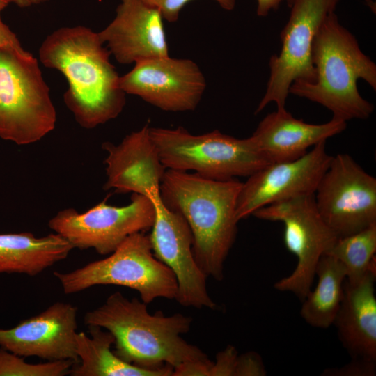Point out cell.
Instances as JSON below:
<instances>
[{"label": "cell", "instance_id": "6da1fadb", "mask_svg": "<svg viewBox=\"0 0 376 376\" xmlns=\"http://www.w3.org/2000/svg\"><path fill=\"white\" fill-rule=\"evenodd\" d=\"M99 34L84 26H65L49 34L39 49L47 68L65 77L63 95L68 108L84 128H93L116 118L125 104L120 77L110 52Z\"/></svg>", "mask_w": 376, "mask_h": 376}, {"label": "cell", "instance_id": "7a4b0ae2", "mask_svg": "<svg viewBox=\"0 0 376 376\" xmlns=\"http://www.w3.org/2000/svg\"><path fill=\"white\" fill-rule=\"evenodd\" d=\"M84 321L109 331L114 338V353L141 368H174L187 361L208 359L203 350L181 336L189 331L191 317L182 313L166 316L161 311L150 314L147 304L129 299L120 292L86 312Z\"/></svg>", "mask_w": 376, "mask_h": 376}, {"label": "cell", "instance_id": "3957f363", "mask_svg": "<svg viewBox=\"0 0 376 376\" xmlns=\"http://www.w3.org/2000/svg\"><path fill=\"white\" fill-rule=\"evenodd\" d=\"M242 182L215 180L196 173L166 169L159 195L181 214L191 230L195 260L207 276L224 279V263L237 232L236 204Z\"/></svg>", "mask_w": 376, "mask_h": 376}, {"label": "cell", "instance_id": "277c9868", "mask_svg": "<svg viewBox=\"0 0 376 376\" xmlns=\"http://www.w3.org/2000/svg\"><path fill=\"white\" fill-rule=\"evenodd\" d=\"M311 62L315 79L292 82L289 94L322 105L338 120L370 117L374 105L361 95L357 81L363 79L375 91L376 65L335 12L325 19L315 36Z\"/></svg>", "mask_w": 376, "mask_h": 376}, {"label": "cell", "instance_id": "5b68a950", "mask_svg": "<svg viewBox=\"0 0 376 376\" xmlns=\"http://www.w3.org/2000/svg\"><path fill=\"white\" fill-rule=\"evenodd\" d=\"M149 132L166 169L192 171L208 179L227 180L248 178L270 164L251 136L238 139L219 130L195 135L182 127H150Z\"/></svg>", "mask_w": 376, "mask_h": 376}, {"label": "cell", "instance_id": "8992f818", "mask_svg": "<svg viewBox=\"0 0 376 376\" xmlns=\"http://www.w3.org/2000/svg\"><path fill=\"white\" fill-rule=\"evenodd\" d=\"M53 274L65 294L99 285H120L137 291L148 304L157 298L175 299L178 292L173 272L155 258L149 236L143 232L127 237L108 257Z\"/></svg>", "mask_w": 376, "mask_h": 376}, {"label": "cell", "instance_id": "52a82bcc", "mask_svg": "<svg viewBox=\"0 0 376 376\" xmlns=\"http://www.w3.org/2000/svg\"><path fill=\"white\" fill-rule=\"evenodd\" d=\"M56 112L38 60L0 47V138L35 143L52 131Z\"/></svg>", "mask_w": 376, "mask_h": 376}, {"label": "cell", "instance_id": "ba28073f", "mask_svg": "<svg viewBox=\"0 0 376 376\" xmlns=\"http://www.w3.org/2000/svg\"><path fill=\"white\" fill-rule=\"evenodd\" d=\"M252 215L283 223L285 246L297 257V263L294 271L276 281L274 288L281 292H292L303 301L311 290L320 258L338 237L320 216L314 194L270 204Z\"/></svg>", "mask_w": 376, "mask_h": 376}, {"label": "cell", "instance_id": "9c48e42d", "mask_svg": "<svg viewBox=\"0 0 376 376\" xmlns=\"http://www.w3.org/2000/svg\"><path fill=\"white\" fill-rule=\"evenodd\" d=\"M340 0H293L290 16L281 31V49L269 61V77L255 113L274 102L285 109L289 88L295 81H313L315 70L311 49L315 36Z\"/></svg>", "mask_w": 376, "mask_h": 376}, {"label": "cell", "instance_id": "30bf717a", "mask_svg": "<svg viewBox=\"0 0 376 376\" xmlns=\"http://www.w3.org/2000/svg\"><path fill=\"white\" fill-rule=\"evenodd\" d=\"M155 217L151 198L132 194L131 202L122 207L104 201L81 214L72 208L61 210L48 226L74 248H93L101 255H108L130 235L151 228Z\"/></svg>", "mask_w": 376, "mask_h": 376}, {"label": "cell", "instance_id": "8fae6325", "mask_svg": "<svg viewBox=\"0 0 376 376\" xmlns=\"http://www.w3.org/2000/svg\"><path fill=\"white\" fill-rule=\"evenodd\" d=\"M314 198L320 216L338 237L376 224V179L348 154L332 156Z\"/></svg>", "mask_w": 376, "mask_h": 376}, {"label": "cell", "instance_id": "7c38bea8", "mask_svg": "<svg viewBox=\"0 0 376 376\" xmlns=\"http://www.w3.org/2000/svg\"><path fill=\"white\" fill-rule=\"evenodd\" d=\"M155 217L149 236L156 258L173 272L178 283L175 300L182 306L215 309L216 303L207 288V276L197 265L194 253V238L185 219L164 205L159 191L150 194Z\"/></svg>", "mask_w": 376, "mask_h": 376}, {"label": "cell", "instance_id": "4fadbf2b", "mask_svg": "<svg viewBox=\"0 0 376 376\" xmlns=\"http://www.w3.org/2000/svg\"><path fill=\"white\" fill-rule=\"evenodd\" d=\"M120 87L161 110L182 112L197 107L206 81L192 60L167 56L136 62L120 77Z\"/></svg>", "mask_w": 376, "mask_h": 376}, {"label": "cell", "instance_id": "5bb4252c", "mask_svg": "<svg viewBox=\"0 0 376 376\" xmlns=\"http://www.w3.org/2000/svg\"><path fill=\"white\" fill-rule=\"evenodd\" d=\"M325 143L316 144L295 160L270 164L249 176L237 200L238 221L270 204L313 194L332 158Z\"/></svg>", "mask_w": 376, "mask_h": 376}, {"label": "cell", "instance_id": "9a60e30c", "mask_svg": "<svg viewBox=\"0 0 376 376\" xmlns=\"http://www.w3.org/2000/svg\"><path fill=\"white\" fill-rule=\"evenodd\" d=\"M77 307L57 301L10 329H0V347L21 357L79 361Z\"/></svg>", "mask_w": 376, "mask_h": 376}, {"label": "cell", "instance_id": "2e32d148", "mask_svg": "<svg viewBox=\"0 0 376 376\" xmlns=\"http://www.w3.org/2000/svg\"><path fill=\"white\" fill-rule=\"evenodd\" d=\"M98 34L120 64L169 56L163 17L143 0H120L114 18Z\"/></svg>", "mask_w": 376, "mask_h": 376}, {"label": "cell", "instance_id": "e0dca14e", "mask_svg": "<svg viewBox=\"0 0 376 376\" xmlns=\"http://www.w3.org/2000/svg\"><path fill=\"white\" fill-rule=\"evenodd\" d=\"M150 126L127 135L118 145L104 143L107 176L104 189L146 196L159 190L166 171L150 138Z\"/></svg>", "mask_w": 376, "mask_h": 376}, {"label": "cell", "instance_id": "ac0fdd59", "mask_svg": "<svg viewBox=\"0 0 376 376\" xmlns=\"http://www.w3.org/2000/svg\"><path fill=\"white\" fill-rule=\"evenodd\" d=\"M346 127L347 122L341 120L311 124L294 118L285 109H276L259 123L251 138L267 162L274 164L295 160Z\"/></svg>", "mask_w": 376, "mask_h": 376}, {"label": "cell", "instance_id": "d6986e66", "mask_svg": "<svg viewBox=\"0 0 376 376\" xmlns=\"http://www.w3.org/2000/svg\"><path fill=\"white\" fill-rule=\"evenodd\" d=\"M376 269L355 281L345 280L343 297L333 324L352 359L376 361Z\"/></svg>", "mask_w": 376, "mask_h": 376}, {"label": "cell", "instance_id": "ffe728a7", "mask_svg": "<svg viewBox=\"0 0 376 376\" xmlns=\"http://www.w3.org/2000/svg\"><path fill=\"white\" fill-rule=\"evenodd\" d=\"M74 246L58 233L37 237L33 233L0 234V274L36 276L65 259Z\"/></svg>", "mask_w": 376, "mask_h": 376}, {"label": "cell", "instance_id": "44dd1931", "mask_svg": "<svg viewBox=\"0 0 376 376\" xmlns=\"http://www.w3.org/2000/svg\"><path fill=\"white\" fill-rule=\"evenodd\" d=\"M88 336L77 332L75 336L79 361L72 366L71 376H172L173 368L147 370L126 363L120 359L111 346L113 335L97 326H88Z\"/></svg>", "mask_w": 376, "mask_h": 376}, {"label": "cell", "instance_id": "7402d4cb", "mask_svg": "<svg viewBox=\"0 0 376 376\" xmlns=\"http://www.w3.org/2000/svg\"><path fill=\"white\" fill-rule=\"evenodd\" d=\"M315 275L318 283L301 301L300 315L310 326L327 329L333 324L341 304L346 271L338 260L324 254L318 261Z\"/></svg>", "mask_w": 376, "mask_h": 376}, {"label": "cell", "instance_id": "603a6c76", "mask_svg": "<svg viewBox=\"0 0 376 376\" xmlns=\"http://www.w3.org/2000/svg\"><path fill=\"white\" fill-rule=\"evenodd\" d=\"M376 224L361 231L338 237L325 253L338 260L344 266L348 281L363 277L375 268Z\"/></svg>", "mask_w": 376, "mask_h": 376}, {"label": "cell", "instance_id": "cb8c5ba5", "mask_svg": "<svg viewBox=\"0 0 376 376\" xmlns=\"http://www.w3.org/2000/svg\"><path fill=\"white\" fill-rule=\"evenodd\" d=\"M75 363L71 360L30 363L25 357L0 347V376H64Z\"/></svg>", "mask_w": 376, "mask_h": 376}, {"label": "cell", "instance_id": "d4e9b609", "mask_svg": "<svg viewBox=\"0 0 376 376\" xmlns=\"http://www.w3.org/2000/svg\"><path fill=\"white\" fill-rule=\"evenodd\" d=\"M146 3L157 8L163 19L169 22H175L178 19L180 10L191 0H143ZM226 10H233L236 0H214Z\"/></svg>", "mask_w": 376, "mask_h": 376}, {"label": "cell", "instance_id": "484cf974", "mask_svg": "<svg viewBox=\"0 0 376 376\" xmlns=\"http://www.w3.org/2000/svg\"><path fill=\"white\" fill-rule=\"evenodd\" d=\"M240 356L235 348L228 346L217 354L216 361L212 362L210 376L240 375Z\"/></svg>", "mask_w": 376, "mask_h": 376}, {"label": "cell", "instance_id": "4316f807", "mask_svg": "<svg viewBox=\"0 0 376 376\" xmlns=\"http://www.w3.org/2000/svg\"><path fill=\"white\" fill-rule=\"evenodd\" d=\"M376 373V361L363 359H353L340 368L325 369L322 375L327 376H373Z\"/></svg>", "mask_w": 376, "mask_h": 376}, {"label": "cell", "instance_id": "83f0119b", "mask_svg": "<svg viewBox=\"0 0 376 376\" xmlns=\"http://www.w3.org/2000/svg\"><path fill=\"white\" fill-rule=\"evenodd\" d=\"M212 365L209 359L187 361L173 368L172 376H210Z\"/></svg>", "mask_w": 376, "mask_h": 376}, {"label": "cell", "instance_id": "f1b7e54d", "mask_svg": "<svg viewBox=\"0 0 376 376\" xmlns=\"http://www.w3.org/2000/svg\"><path fill=\"white\" fill-rule=\"evenodd\" d=\"M0 10V47L16 52L21 54H28L30 52L26 51L22 46L17 36L6 24L1 16Z\"/></svg>", "mask_w": 376, "mask_h": 376}, {"label": "cell", "instance_id": "f546056e", "mask_svg": "<svg viewBox=\"0 0 376 376\" xmlns=\"http://www.w3.org/2000/svg\"><path fill=\"white\" fill-rule=\"evenodd\" d=\"M256 14L259 17L267 16L272 10H277L284 0H256Z\"/></svg>", "mask_w": 376, "mask_h": 376}, {"label": "cell", "instance_id": "4dcf8cb0", "mask_svg": "<svg viewBox=\"0 0 376 376\" xmlns=\"http://www.w3.org/2000/svg\"><path fill=\"white\" fill-rule=\"evenodd\" d=\"M47 0H17V6L19 8H27L33 5L42 3Z\"/></svg>", "mask_w": 376, "mask_h": 376}, {"label": "cell", "instance_id": "1f68e13d", "mask_svg": "<svg viewBox=\"0 0 376 376\" xmlns=\"http://www.w3.org/2000/svg\"><path fill=\"white\" fill-rule=\"evenodd\" d=\"M10 3H14L17 6V0H0V10H3Z\"/></svg>", "mask_w": 376, "mask_h": 376}, {"label": "cell", "instance_id": "d6a6232c", "mask_svg": "<svg viewBox=\"0 0 376 376\" xmlns=\"http://www.w3.org/2000/svg\"><path fill=\"white\" fill-rule=\"evenodd\" d=\"M285 1L288 3V7H290L293 0H285Z\"/></svg>", "mask_w": 376, "mask_h": 376}]
</instances>
